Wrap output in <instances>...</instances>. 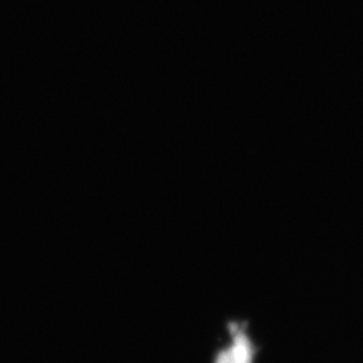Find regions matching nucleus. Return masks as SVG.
<instances>
[{"label":"nucleus","mask_w":363,"mask_h":363,"mask_svg":"<svg viewBox=\"0 0 363 363\" xmlns=\"http://www.w3.org/2000/svg\"><path fill=\"white\" fill-rule=\"evenodd\" d=\"M252 345L248 337L240 330H236L233 345L220 352L216 363H252Z\"/></svg>","instance_id":"obj_1"}]
</instances>
